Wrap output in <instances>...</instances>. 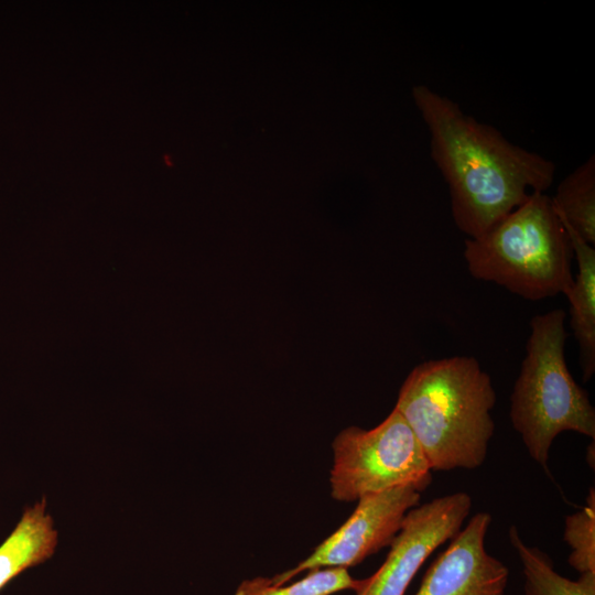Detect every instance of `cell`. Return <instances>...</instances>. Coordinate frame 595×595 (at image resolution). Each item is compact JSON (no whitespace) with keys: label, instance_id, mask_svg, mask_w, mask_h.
<instances>
[{"label":"cell","instance_id":"obj_1","mask_svg":"<svg viewBox=\"0 0 595 595\" xmlns=\"http://www.w3.org/2000/svg\"><path fill=\"white\" fill-rule=\"evenodd\" d=\"M412 98L429 131L431 158L447 184L453 220L467 238L485 234L552 185L553 161L512 143L428 85H415Z\"/></svg>","mask_w":595,"mask_h":595},{"label":"cell","instance_id":"obj_2","mask_svg":"<svg viewBox=\"0 0 595 595\" xmlns=\"http://www.w3.org/2000/svg\"><path fill=\"white\" fill-rule=\"evenodd\" d=\"M496 391L475 357L430 359L404 379L394 408L415 435L433 472L475 469L495 433Z\"/></svg>","mask_w":595,"mask_h":595},{"label":"cell","instance_id":"obj_3","mask_svg":"<svg viewBox=\"0 0 595 595\" xmlns=\"http://www.w3.org/2000/svg\"><path fill=\"white\" fill-rule=\"evenodd\" d=\"M464 258L476 280L530 301L566 295L573 250L551 196L533 193L485 234L467 238Z\"/></svg>","mask_w":595,"mask_h":595},{"label":"cell","instance_id":"obj_4","mask_svg":"<svg viewBox=\"0 0 595 595\" xmlns=\"http://www.w3.org/2000/svg\"><path fill=\"white\" fill-rule=\"evenodd\" d=\"M565 317L562 309L532 317L510 394V423L530 457L549 475L551 445L560 433L572 431L595 440V408L565 360Z\"/></svg>","mask_w":595,"mask_h":595},{"label":"cell","instance_id":"obj_5","mask_svg":"<svg viewBox=\"0 0 595 595\" xmlns=\"http://www.w3.org/2000/svg\"><path fill=\"white\" fill-rule=\"evenodd\" d=\"M332 497L342 502L401 486L420 493L432 483L429 462L412 430L393 408L377 426H348L332 443Z\"/></svg>","mask_w":595,"mask_h":595},{"label":"cell","instance_id":"obj_6","mask_svg":"<svg viewBox=\"0 0 595 595\" xmlns=\"http://www.w3.org/2000/svg\"><path fill=\"white\" fill-rule=\"evenodd\" d=\"M421 493L401 486L357 500L348 519L294 567L270 577L283 585L303 572L326 567L348 569L390 545L407 512L420 504Z\"/></svg>","mask_w":595,"mask_h":595},{"label":"cell","instance_id":"obj_7","mask_svg":"<svg viewBox=\"0 0 595 595\" xmlns=\"http://www.w3.org/2000/svg\"><path fill=\"white\" fill-rule=\"evenodd\" d=\"M472 504L467 493L455 491L411 508L386 560L356 595H404L426 559L463 528Z\"/></svg>","mask_w":595,"mask_h":595},{"label":"cell","instance_id":"obj_8","mask_svg":"<svg viewBox=\"0 0 595 595\" xmlns=\"http://www.w3.org/2000/svg\"><path fill=\"white\" fill-rule=\"evenodd\" d=\"M491 521L486 511L470 517L428 567L414 595H506L509 570L485 547Z\"/></svg>","mask_w":595,"mask_h":595},{"label":"cell","instance_id":"obj_9","mask_svg":"<svg viewBox=\"0 0 595 595\" xmlns=\"http://www.w3.org/2000/svg\"><path fill=\"white\" fill-rule=\"evenodd\" d=\"M559 218L577 263V274L565 296L570 302V324L578 344L582 376L587 381L595 372V249Z\"/></svg>","mask_w":595,"mask_h":595},{"label":"cell","instance_id":"obj_10","mask_svg":"<svg viewBox=\"0 0 595 595\" xmlns=\"http://www.w3.org/2000/svg\"><path fill=\"white\" fill-rule=\"evenodd\" d=\"M58 532L46 512L43 497L28 507L0 545V591L24 570L48 560L55 552Z\"/></svg>","mask_w":595,"mask_h":595},{"label":"cell","instance_id":"obj_11","mask_svg":"<svg viewBox=\"0 0 595 595\" xmlns=\"http://www.w3.org/2000/svg\"><path fill=\"white\" fill-rule=\"evenodd\" d=\"M508 537L522 565L524 595H595V573L580 574L574 581L562 576L545 552L523 542L515 526Z\"/></svg>","mask_w":595,"mask_h":595},{"label":"cell","instance_id":"obj_12","mask_svg":"<svg viewBox=\"0 0 595 595\" xmlns=\"http://www.w3.org/2000/svg\"><path fill=\"white\" fill-rule=\"evenodd\" d=\"M555 213L589 245H595V155L558 185L551 197Z\"/></svg>","mask_w":595,"mask_h":595},{"label":"cell","instance_id":"obj_13","mask_svg":"<svg viewBox=\"0 0 595 595\" xmlns=\"http://www.w3.org/2000/svg\"><path fill=\"white\" fill-rule=\"evenodd\" d=\"M363 580L353 577L348 569L326 567L309 571L301 580L288 585H274L270 577L242 581L235 595H333L351 589L356 592Z\"/></svg>","mask_w":595,"mask_h":595},{"label":"cell","instance_id":"obj_14","mask_svg":"<svg viewBox=\"0 0 595 595\" xmlns=\"http://www.w3.org/2000/svg\"><path fill=\"white\" fill-rule=\"evenodd\" d=\"M563 540L570 547L567 559L580 574L595 573V490L589 488L585 505L564 519Z\"/></svg>","mask_w":595,"mask_h":595}]
</instances>
